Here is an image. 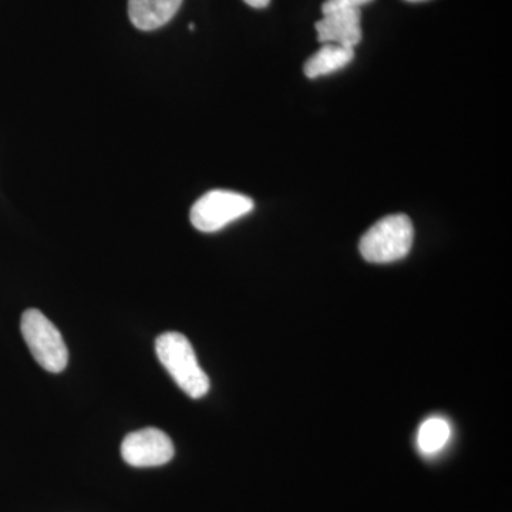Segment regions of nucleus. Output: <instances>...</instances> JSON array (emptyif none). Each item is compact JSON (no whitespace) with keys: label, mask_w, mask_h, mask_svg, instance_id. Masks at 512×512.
<instances>
[{"label":"nucleus","mask_w":512,"mask_h":512,"mask_svg":"<svg viewBox=\"0 0 512 512\" xmlns=\"http://www.w3.org/2000/svg\"><path fill=\"white\" fill-rule=\"evenodd\" d=\"M156 353L164 369L191 399H201L210 392V379L201 369L190 340L178 332L158 336Z\"/></svg>","instance_id":"nucleus-1"},{"label":"nucleus","mask_w":512,"mask_h":512,"mask_svg":"<svg viewBox=\"0 0 512 512\" xmlns=\"http://www.w3.org/2000/svg\"><path fill=\"white\" fill-rule=\"evenodd\" d=\"M413 239V224L407 215H387L360 239V254L372 264H390L409 254Z\"/></svg>","instance_id":"nucleus-2"},{"label":"nucleus","mask_w":512,"mask_h":512,"mask_svg":"<svg viewBox=\"0 0 512 512\" xmlns=\"http://www.w3.org/2000/svg\"><path fill=\"white\" fill-rule=\"evenodd\" d=\"M23 339L37 365L50 373H62L69 362V350L62 333L37 309H28L20 322Z\"/></svg>","instance_id":"nucleus-3"},{"label":"nucleus","mask_w":512,"mask_h":512,"mask_svg":"<svg viewBox=\"0 0 512 512\" xmlns=\"http://www.w3.org/2000/svg\"><path fill=\"white\" fill-rule=\"evenodd\" d=\"M254 207V201L247 195L234 191L212 190L192 205L190 220L192 227L211 234L245 217L254 210Z\"/></svg>","instance_id":"nucleus-4"},{"label":"nucleus","mask_w":512,"mask_h":512,"mask_svg":"<svg viewBox=\"0 0 512 512\" xmlns=\"http://www.w3.org/2000/svg\"><path fill=\"white\" fill-rule=\"evenodd\" d=\"M173 441L164 431L148 429L128 434L121 444V457L128 466L137 468L160 467L173 460Z\"/></svg>","instance_id":"nucleus-5"},{"label":"nucleus","mask_w":512,"mask_h":512,"mask_svg":"<svg viewBox=\"0 0 512 512\" xmlns=\"http://www.w3.org/2000/svg\"><path fill=\"white\" fill-rule=\"evenodd\" d=\"M360 10H336L326 13L323 19L316 23V32L320 43H332L348 49H355L362 40V28H360Z\"/></svg>","instance_id":"nucleus-6"},{"label":"nucleus","mask_w":512,"mask_h":512,"mask_svg":"<svg viewBox=\"0 0 512 512\" xmlns=\"http://www.w3.org/2000/svg\"><path fill=\"white\" fill-rule=\"evenodd\" d=\"M183 0H128V18L138 30L151 32L177 15Z\"/></svg>","instance_id":"nucleus-7"},{"label":"nucleus","mask_w":512,"mask_h":512,"mask_svg":"<svg viewBox=\"0 0 512 512\" xmlns=\"http://www.w3.org/2000/svg\"><path fill=\"white\" fill-rule=\"evenodd\" d=\"M353 57H355V49L326 43L315 55L309 57L303 70L309 79H318L320 76H328L348 66Z\"/></svg>","instance_id":"nucleus-8"},{"label":"nucleus","mask_w":512,"mask_h":512,"mask_svg":"<svg viewBox=\"0 0 512 512\" xmlns=\"http://www.w3.org/2000/svg\"><path fill=\"white\" fill-rule=\"evenodd\" d=\"M451 437V427L447 420L441 417H431V419L424 421L417 436V444L421 453L426 456L439 453L447 446L448 440Z\"/></svg>","instance_id":"nucleus-9"},{"label":"nucleus","mask_w":512,"mask_h":512,"mask_svg":"<svg viewBox=\"0 0 512 512\" xmlns=\"http://www.w3.org/2000/svg\"><path fill=\"white\" fill-rule=\"evenodd\" d=\"M372 0H326L322 5L323 15L336 12V10L359 9L360 6L370 3Z\"/></svg>","instance_id":"nucleus-10"},{"label":"nucleus","mask_w":512,"mask_h":512,"mask_svg":"<svg viewBox=\"0 0 512 512\" xmlns=\"http://www.w3.org/2000/svg\"><path fill=\"white\" fill-rule=\"evenodd\" d=\"M248 6L255 9H264L271 3V0H244Z\"/></svg>","instance_id":"nucleus-11"},{"label":"nucleus","mask_w":512,"mask_h":512,"mask_svg":"<svg viewBox=\"0 0 512 512\" xmlns=\"http://www.w3.org/2000/svg\"><path fill=\"white\" fill-rule=\"evenodd\" d=\"M406 2L420 3V2H427V0H406Z\"/></svg>","instance_id":"nucleus-12"}]
</instances>
